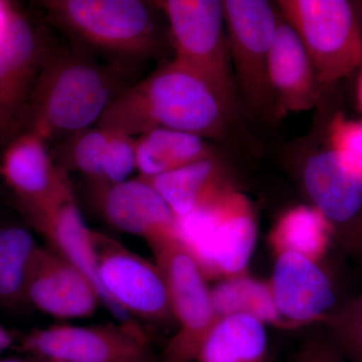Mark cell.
<instances>
[{
    "instance_id": "e0dca14e",
    "label": "cell",
    "mask_w": 362,
    "mask_h": 362,
    "mask_svg": "<svg viewBox=\"0 0 362 362\" xmlns=\"http://www.w3.org/2000/svg\"><path fill=\"white\" fill-rule=\"evenodd\" d=\"M268 75L278 116L311 110L320 100L323 87L310 57L296 32L279 11Z\"/></svg>"
},
{
    "instance_id": "603a6c76",
    "label": "cell",
    "mask_w": 362,
    "mask_h": 362,
    "mask_svg": "<svg viewBox=\"0 0 362 362\" xmlns=\"http://www.w3.org/2000/svg\"><path fill=\"white\" fill-rule=\"evenodd\" d=\"M330 233L329 223L315 207L298 206L280 216L271 240L278 254L294 252L318 261Z\"/></svg>"
},
{
    "instance_id": "5bb4252c",
    "label": "cell",
    "mask_w": 362,
    "mask_h": 362,
    "mask_svg": "<svg viewBox=\"0 0 362 362\" xmlns=\"http://www.w3.org/2000/svg\"><path fill=\"white\" fill-rule=\"evenodd\" d=\"M47 140L33 130L9 143L0 175L18 197L21 211L42 209L75 197L66 171L54 163Z\"/></svg>"
},
{
    "instance_id": "8fae6325",
    "label": "cell",
    "mask_w": 362,
    "mask_h": 362,
    "mask_svg": "<svg viewBox=\"0 0 362 362\" xmlns=\"http://www.w3.org/2000/svg\"><path fill=\"white\" fill-rule=\"evenodd\" d=\"M303 185L343 251L362 267V171L328 146L305 162Z\"/></svg>"
},
{
    "instance_id": "3957f363",
    "label": "cell",
    "mask_w": 362,
    "mask_h": 362,
    "mask_svg": "<svg viewBox=\"0 0 362 362\" xmlns=\"http://www.w3.org/2000/svg\"><path fill=\"white\" fill-rule=\"evenodd\" d=\"M47 18L90 51L118 61H139L161 54L165 35L156 2L141 0H45Z\"/></svg>"
},
{
    "instance_id": "1f68e13d",
    "label": "cell",
    "mask_w": 362,
    "mask_h": 362,
    "mask_svg": "<svg viewBox=\"0 0 362 362\" xmlns=\"http://www.w3.org/2000/svg\"><path fill=\"white\" fill-rule=\"evenodd\" d=\"M357 101H358L359 108L362 111V65L361 66L358 81H357Z\"/></svg>"
},
{
    "instance_id": "4316f807",
    "label": "cell",
    "mask_w": 362,
    "mask_h": 362,
    "mask_svg": "<svg viewBox=\"0 0 362 362\" xmlns=\"http://www.w3.org/2000/svg\"><path fill=\"white\" fill-rule=\"evenodd\" d=\"M110 141L105 153L101 182L94 185H118L129 180L137 170L136 138L111 131Z\"/></svg>"
},
{
    "instance_id": "f1b7e54d",
    "label": "cell",
    "mask_w": 362,
    "mask_h": 362,
    "mask_svg": "<svg viewBox=\"0 0 362 362\" xmlns=\"http://www.w3.org/2000/svg\"><path fill=\"white\" fill-rule=\"evenodd\" d=\"M294 362H349L331 341L324 329H317L306 337Z\"/></svg>"
},
{
    "instance_id": "484cf974",
    "label": "cell",
    "mask_w": 362,
    "mask_h": 362,
    "mask_svg": "<svg viewBox=\"0 0 362 362\" xmlns=\"http://www.w3.org/2000/svg\"><path fill=\"white\" fill-rule=\"evenodd\" d=\"M324 331L349 362H362V292L323 319Z\"/></svg>"
},
{
    "instance_id": "2e32d148",
    "label": "cell",
    "mask_w": 362,
    "mask_h": 362,
    "mask_svg": "<svg viewBox=\"0 0 362 362\" xmlns=\"http://www.w3.org/2000/svg\"><path fill=\"white\" fill-rule=\"evenodd\" d=\"M269 286L279 314L291 322H322L337 307L329 275L318 261L298 252H279Z\"/></svg>"
},
{
    "instance_id": "d6a6232c",
    "label": "cell",
    "mask_w": 362,
    "mask_h": 362,
    "mask_svg": "<svg viewBox=\"0 0 362 362\" xmlns=\"http://www.w3.org/2000/svg\"><path fill=\"white\" fill-rule=\"evenodd\" d=\"M9 4H11V2L0 1V25H1L2 21L4 20V16H6L7 9H8L9 7Z\"/></svg>"
},
{
    "instance_id": "f546056e",
    "label": "cell",
    "mask_w": 362,
    "mask_h": 362,
    "mask_svg": "<svg viewBox=\"0 0 362 362\" xmlns=\"http://www.w3.org/2000/svg\"><path fill=\"white\" fill-rule=\"evenodd\" d=\"M16 343V335L13 331L7 329L4 325L0 324V354L11 349Z\"/></svg>"
},
{
    "instance_id": "8992f818",
    "label": "cell",
    "mask_w": 362,
    "mask_h": 362,
    "mask_svg": "<svg viewBox=\"0 0 362 362\" xmlns=\"http://www.w3.org/2000/svg\"><path fill=\"white\" fill-rule=\"evenodd\" d=\"M281 16L296 32L321 86L349 77L362 65L358 14L346 0H280Z\"/></svg>"
},
{
    "instance_id": "9c48e42d",
    "label": "cell",
    "mask_w": 362,
    "mask_h": 362,
    "mask_svg": "<svg viewBox=\"0 0 362 362\" xmlns=\"http://www.w3.org/2000/svg\"><path fill=\"white\" fill-rule=\"evenodd\" d=\"M221 4L240 96L254 113L278 116L268 75L278 11L265 0H223Z\"/></svg>"
},
{
    "instance_id": "4fadbf2b",
    "label": "cell",
    "mask_w": 362,
    "mask_h": 362,
    "mask_svg": "<svg viewBox=\"0 0 362 362\" xmlns=\"http://www.w3.org/2000/svg\"><path fill=\"white\" fill-rule=\"evenodd\" d=\"M25 300L45 315L61 320L87 318L104 303L96 285L84 272L40 245L26 276Z\"/></svg>"
},
{
    "instance_id": "ac0fdd59",
    "label": "cell",
    "mask_w": 362,
    "mask_h": 362,
    "mask_svg": "<svg viewBox=\"0 0 362 362\" xmlns=\"http://www.w3.org/2000/svg\"><path fill=\"white\" fill-rule=\"evenodd\" d=\"M21 213L47 240L49 249L84 272L101 294L95 269L94 230L85 223L75 197L45 209Z\"/></svg>"
},
{
    "instance_id": "30bf717a",
    "label": "cell",
    "mask_w": 362,
    "mask_h": 362,
    "mask_svg": "<svg viewBox=\"0 0 362 362\" xmlns=\"http://www.w3.org/2000/svg\"><path fill=\"white\" fill-rule=\"evenodd\" d=\"M28 356L66 362H153L150 339L134 319L119 323L77 326L57 324L21 338Z\"/></svg>"
},
{
    "instance_id": "d4e9b609",
    "label": "cell",
    "mask_w": 362,
    "mask_h": 362,
    "mask_svg": "<svg viewBox=\"0 0 362 362\" xmlns=\"http://www.w3.org/2000/svg\"><path fill=\"white\" fill-rule=\"evenodd\" d=\"M111 135L110 130L97 126L69 136L61 149V168L82 173L90 183L101 182Z\"/></svg>"
},
{
    "instance_id": "836d02e7",
    "label": "cell",
    "mask_w": 362,
    "mask_h": 362,
    "mask_svg": "<svg viewBox=\"0 0 362 362\" xmlns=\"http://www.w3.org/2000/svg\"><path fill=\"white\" fill-rule=\"evenodd\" d=\"M45 362H66L63 361H54V359H51V361H49V359H44Z\"/></svg>"
},
{
    "instance_id": "44dd1931",
    "label": "cell",
    "mask_w": 362,
    "mask_h": 362,
    "mask_svg": "<svg viewBox=\"0 0 362 362\" xmlns=\"http://www.w3.org/2000/svg\"><path fill=\"white\" fill-rule=\"evenodd\" d=\"M143 180L156 188L177 218L194 213L218 188L228 182L225 166L218 156Z\"/></svg>"
},
{
    "instance_id": "83f0119b",
    "label": "cell",
    "mask_w": 362,
    "mask_h": 362,
    "mask_svg": "<svg viewBox=\"0 0 362 362\" xmlns=\"http://www.w3.org/2000/svg\"><path fill=\"white\" fill-rule=\"evenodd\" d=\"M328 141L330 148L362 171V121L337 114L328 127Z\"/></svg>"
},
{
    "instance_id": "7a4b0ae2",
    "label": "cell",
    "mask_w": 362,
    "mask_h": 362,
    "mask_svg": "<svg viewBox=\"0 0 362 362\" xmlns=\"http://www.w3.org/2000/svg\"><path fill=\"white\" fill-rule=\"evenodd\" d=\"M121 66L103 65L81 45L49 49L28 102V130L45 140L69 137L99 123L124 90Z\"/></svg>"
},
{
    "instance_id": "277c9868",
    "label": "cell",
    "mask_w": 362,
    "mask_h": 362,
    "mask_svg": "<svg viewBox=\"0 0 362 362\" xmlns=\"http://www.w3.org/2000/svg\"><path fill=\"white\" fill-rule=\"evenodd\" d=\"M178 238L206 279L244 275L258 240L250 199L226 182L199 209L178 218Z\"/></svg>"
},
{
    "instance_id": "ba28073f",
    "label": "cell",
    "mask_w": 362,
    "mask_h": 362,
    "mask_svg": "<svg viewBox=\"0 0 362 362\" xmlns=\"http://www.w3.org/2000/svg\"><path fill=\"white\" fill-rule=\"evenodd\" d=\"M168 23L169 42L175 59L199 71L216 86L235 110L240 95L226 40L220 0H159Z\"/></svg>"
},
{
    "instance_id": "cb8c5ba5",
    "label": "cell",
    "mask_w": 362,
    "mask_h": 362,
    "mask_svg": "<svg viewBox=\"0 0 362 362\" xmlns=\"http://www.w3.org/2000/svg\"><path fill=\"white\" fill-rule=\"evenodd\" d=\"M211 297L218 318L246 314L265 324L282 321L274 303L270 286L245 274L223 279L211 288Z\"/></svg>"
},
{
    "instance_id": "7402d4cb",
    "label": "cell",
    "mask_w": 362,
    "mask_h": 362,
    "mask_svg": "<svg viewBox=\"0 0 362 362\" xmlns=\"http://www.w3.org/2000/svg\"><path fill=\"white\" fill-rule=\"evenodd\" d=\"M37 246L25 226L0 225V306L13 309L26 304V276Z\"/></svg>"
},
{
    "instance_id": "d6986e66",
    "label": "cell",
    "mask_w": 362,
    "mask_h": 362,
    "mask_svg": "<svg viewBox=\"0 0 362 362\" xmlns=\"http://www.w3.org/2000/svg\"><path fill=\"white\" fill-rule=\"evenodd\" d=\"M195 362H271L266 324L246 314L218 318Z\"/></svg>"
},
{
    "instance_id": "7c38bea8",
    "label": "cell",
    "mask_w": 362,
    "mask_h": 362,
    "mask_svg": "<svg viewBox=\"0 0 362 362\" xmlns=\"http://www.w3.org/2000/svg\"><path fill=\"white\" fill-rule=\"evenodd\" d=\"M49 49L28 16L9 4L0 25V136L25 119Z\"/></svg>"
},
{
    "instance_id": "5b68a950",
    "label": "cell",
    "mask_w": 362,
    "mask_h": 362,
    "mask_svg": "<svg viewBox=\"0 0 362 362\" xmlns=\"http://www.w3.org/2000/svg\"><path fill=\"white\" fill-rule=\"evenodd\" d=\"M95 269L104 305L119 320L173 322L165 278L152 263L110 235L93 230Z\"/></svg>"
},
{
    "instance_id": "52a82bcc",
    "label": "cell",
    "mask_w": 362,
    "mask_h": 362,
    "mask_svg": "<svg viewBox=\"0 0 362 362\" xmlns=\"http://www.w3.org/2000/svg\"><path fill=\"white\" fill-rule=\"evenodd\" d=\"M169 293L176 332L159 362H195L202 343L218 320L211 289L201 267L175 235L148 243Z\"/></svg>"
},
{
    "instance_id": "9a60e30c",
    "label": "cell",
    "mask_w": 362,
    "mask_h": 362,
    "mask_svg": "<svg viewBox=\"0 0 362 362\" xmlns=\"http://www.w3.org/2000/svg\"><path fill=\"white\" fill-rule=\"evenodd\" d=\"M98 213L112 228L152 240L177 233L178 218L168 202L142 177L118 185L90 183Z\"/></svg>"
},
{
    "instance_id": "ffe728a7",
    "label": "cell",
    "mask_w": 362,
    "mask_h": 362,
    "mask_svg": "<svg viewBox=\"0 0 362 362\" xmlns=\"http://www.w3.org/2000/svg\"><path fill=\"white\" fill-rule=\"evenodd\" d=\"M136 156L140 177L152 178L218 156L201 136L156 129L136 138Z\"/></svg>"
},
{
    "instance_id": "4dcf8cb0",
    "label": "cell",
    "mask_w": 362,
    "mask_h": 362,
    "mask_svg": "<svg viewBox=\"0 0 362 362\" xmlns=\"http://www.w3.org/2000/svg\"><path fill=\"white\" fill-rule=\"evenodd\" d=\"M0 362H45L44 359L35 356L26 357H6V358H0Z\"/></svg>"
},
{
    "instance_id": "6da1fadb",
    "label": "cell",
    "mask_w": 362,
    "mask_h": 362,
    "mask_svg": "<svg viewBox=\"0 0 362 362\" xmlns=\"http://www.w3.org/2000/svg\"><path fill=\"white\" fill-rule=\"evenodd\" d=\"M238 113L216 86L175 59L124 90L97 126L132 137L170 129L223 140Z\"/></svg>"
}]
</instances>
